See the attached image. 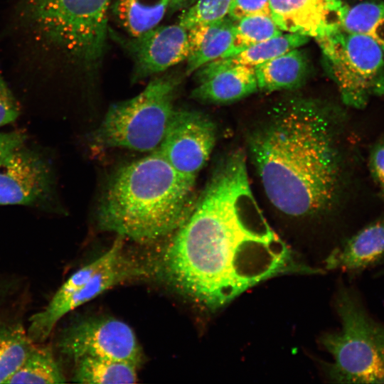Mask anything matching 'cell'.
Segmentation results:
<instances>
[{
  "mask_svg": "<svg viewBox=\"0 0 384 384\" xmlns=\"http://www.w3.org/2000/svg\"><path fill=\"white\" fill-rule=\"evenodd\" d=\"M255 68L258 89L266 92L296 88L306 80V55L295 48Z\"/></svg>",
  "mask_w": 384,
  "mask_h": 384,
  "instance_id": "17",
  "label": "cell"
},
{
  "mask_svg": "<svg viewBox=\"0 0 384 384\" xmlns=\"http://www.w3.org/2000/svg\"><path fill=\"white\" fill-rule=\"evenodd\" d=\"M228 14L235 21L253 15L271 16L270 0H232Z\"/></svg>",
  "mask_w": 384,
  "mask_h": 384,
  "instance_id": "26",
  "label": "cell"
},
{
  "mask_svg": "<svg viewBox=\"0 0 384 384\" xmlns=\"http://www.w3.org/2000/svg\"><path fill=\"white\" fill-rule=\"evenodd\" d=\"M282 33L270 16L253 15L244 17L235 21L230 56Z\"/></svg>",
  "mask_w": 384,
  "mask_h": 384,
  "instance_id": "24",
  "label": "cell"
},
{
  "mask_svg": "<svg viewBox=\"0 0 384 384\" xmlns=\"http://www.w3.org/2000/svg\"><path fill=\"white\" fill-rule=\"evenodd\" d=\"M336 307L341 329L321 339L333 358L329 378L338 383H384V323L374 319L348 289L340 291Z\"/></svg>",
  "mask_w": 384,
  "mask_h": 384,
  "instance_id": "4",
  "label": "cell"
},
{
  "mask_svg": "<svg viewBox=\"0 0 384 384\" xmlns=\"http://www.w3.org/2000/svg\"><path fill=\"white\" fill-rule=\"evenodd\" d=\"M247 168L241 150L222 159L156 265L171 287L210 310L271 277L306 271L267 221Z\"/></svg>",
  "mask_w": 384,
  "mask_h": 384,
  "instance_id": "1",
  "label": "cell"
},
{
  "mask_svg": "<svg viewBox=\"0 0 384 384\" xmlns=\"http://www.w3.org/2000/svg\"><path fill=\"white\" fill-rule=\"evenodd\" d=\"M332 117L318 101L289 98L251 132L252 160L267 198L282 213L314 215L336 202L342 166Z\"/></svg>",
  "mask_w": 384,
  "mask_h": 384,
  "instance_id": "2",
  "label": "cell"
},
{
  "mask_svg": "<svg viewBox=\"0 0 384 384\" xmlns=\"http://www.w3.org/2000/svg\"><path fill=\"white\" fill-rule=\"evenodd\" d=\"M383 273H384V270H383Z\"/></svg>",
  "mask_w": 384,
  "mask_h": 384,
  "instance_id": "33",
  "label": "cell"
},
{
  "mask_svg": "<svg viewBox=\"0 0 384 384\" xmlns=\"http://www.w3.org/2000/svg\"><path fill=\"white\" fill-rule=\"evenodd\" d=\"M235 21L226 16L188 30L189 53L186 59L187 75L208 63L230 55Z\"/></svg>",
  "mask_w": 384,
  "mask_h": 384,
  "instance_id": "16",
  "label": "cell"
},
{
  "mask_svg": "<svg viewBox=\"0 0 384 384\" xmlns=\"http://www.w3.org/2000/svg\"><path fill=\"white\" fill-rule=\"evenodd\" d=\"M11 289V283L7 284V282H0V306L4 303L6 298L9 295Z\"/></svg>",
  "mask_w": 384,
  "mask_h": 384,
  "instance_id": "30",
  "label": "cell"
},
{
  "mask_svg": "<svg viewBox=\"0 0 384 384\" xmlns=\"http://www.w3.org/2000/svg\"><path fill=\"white\" fill-rule=\"evenodd\" d=\"M73 380L80 383H134L138 366L126 361L85 357L75 361Z\"/></svg>",
  "mask_w": 384,
  "mask_h": 384,
  "instance_id": "19",
  "label": "cell"
},
{
  "mask_svg": "<svg viewBox=\"0 0 384 384\" xmlns=\"http://www.w3.org/2000/svg\"><path fill=\"white\" fill-rule=\"evenodd\" d=\"M341 0H270L271 16L281 31L316 39L341 29Z\"/></svg>",
  "mask_w": 384,
  "mask_h": 384,
  "instance_id": "13",
  "label": "cell"
},
{
  "mask_svg": "<svg viewBox=\"0 0 384 384\" xmlns=\"http://www.w3.org/2000/svg\"><path fill=\"white\" fill-rule=\"evenodd\" d=\"M309 41V37L288 33L280 34L252 46L236 55L220 58L226 65H246L256 66L297 48Z\"/></svg>",
  "mask_w": 384,
  "mask_h": 384,
  "instance_id": "23",
  "label": "cell"
},
{
  "mask_svg": "<svg viewBox=\"0 0 384 384\" xmlns=\"http://www.w3.org/2000/svg\"><path fill=\"white\" fill-rule=\"evenodd\" d=\"M215 140L216 128L208 117L198 111L175 109L157 149L176 171L196 179Z\"/></svg>",
  "mask_w": 384,
  "mask_h": 384,
  "instance_id": "10",
  "label": "cell"
},
{
  "mask_svg": "<svg viewBox=\"0 0 384 384\" xmlns=\"http://www.w3.org/2000/svg\"><path fill=\"white\" fill-rule=\"evenodd\" d=\"M341 28L370 38L384 52V2L365 1L352 6L344 4Z\"/></svg>",
  "mask_w": 384,
  "mask_h": 384,
  "instance_id": "21",
  "label": "cell"
},
{
  "mask_svg": "<svg viewBox=\"0 0 384 384\" xmlns=\"http://www.w3.org/2000/svg\"><path fill=\"white\" fill-rule=\"evenodd\" d=\"M7 205L50 213L61 210L51 163L24 144L0 159V206Z\"/></svg>",
  "mask_w": 384,
  "mask_h": 384,
  "instance_id": "8",
  "label": "cell"
},
{
  "mask_svg": "<svg viewBox=\"0 0 384 384\" xmlns=\"http://www.w3.org/2000/svg\"><path fill=\"white\" fill-rule=\"evenodd\" d=\"M144 272V268L125 255L117 262L96 272L63 302L53 306L47 305L32 315L27 330L29 338L35 343L43 342L66 314L114 286L142 276Z\"/></svg>",
  "mask_w": 384,
  "mask_h": 384,
  "instance_id": "11",
  "label": "cell"
},
{
  "mask_svg": "<svg viewBox=\"0 0 384 384\" xmlns=\"http://www.w3.org/2000/svg\"><path fill=\"white\" fill-rule=\"evenodd\" d=\"M196 180L176 171L156 149L112 175L98 206L97 225L142 244L171 236L194 208Z\"/></svg>",
  "mask_w": 384,
  "mask_h": 384,
  "instance_id": "3",
  "label": "cell"
},
{
  "mask_svg": "<svg viewBox=\"0 0 384 384\" xmlns=\"http://www.w3.org/2000/svg\"><path fill=\"white\" fill-rule=\"evenodd\" d=\"M65 377L52 348L33 344L31 351L5 383H63Z\"/></svg>",
  "mask_w": 384,
  "mask_h": 384,
  "instance_id": "20",
  "label": "cell"
},
{
  "mask_svg": "<svg viewBox=\"0 0 384 384\" xmlns=\"http://www.w3.org/2000/svg\"><path fill=\"white\" fill-rule=\"evenodd\" d=\"M384 260V218L366 225L335 248L325 260L329 270L359 273Z\"/></svg>",
  "mask_w": 384,
  "mask_h": 384,
  "instance_id": "15",
  "label": "cell"
},
{
  "mask_svg": "<svg viewBox=\"0 0 384 384\" xmlns=\"http://www.w3.org/2000/svg\"><path fill=\"white\" fill-rule=\"evenodd\" d=\"M316 41L344 104L361 109L384 96V52L373 40L341 28Z\"/></svg>",
  "mask_w": 384,
  "mask_h": 384,
  "instance_id": "7",
  "label": "cell"
},
{
  "mask_svg": "<svg viewBox=\"0 0 384 384\" xmlns=\"http://www.w3.org/2000/svg\"><path fill=\"white\" fill-rule=\"evenodd\" d=\"M171 0H114L113 13L132 37L156 27L171 7Z\"/></svg>",
  "mask_w": 384,
  "mask_h": 384,
  "instance_id": "18",
  "label": "cell"
},
{
  "mask_svg": "<svg viewBox=\"0 0 384 384\" xmlns=\"http://www.w3.org/2000/svg\"><path fill=\"white\" fill-rule=\"evenodd\" d=\"M112 1L29 0L25 15L43 41L91 62L104 50Z\"/></svg>",
  "mask_w": 384,
  "mask_h": 384,
  "instance_id": "6",
  "label": "cell"
},
{
  "mask_svg": "<svg viewBox=\"0 0 384 384\" xmlns=\"http://www.w3.org/2000/svg\"><path fill=\"white\" fill-rule=\"evenodd\" d=\"M60 352L75 362L85 357L103 358L139 366L142 348L132 329L112 317L89 319L68 327L58 344Z\"/></svg>",
  "mask_w": 384,
  "mask_h": 384,
  "instance_id": "9",
  "label": "cell"
},
{
  "mask_svg": "<svg viewBox=\"0 0 384 384\" xmlns=\"http://www.w3.org/2000/svg\"><path fill=\"white\" fill-rule=\"evenodd\" d=\"M19 114L18 105L0 72V127L14 122Z\"/></svg>",
  "mask_w": 384,
  "mask_h": 384,
  "instance_id": "27",
  "label": "cell"
},
{
  "mask_svg": "<svg viewBox=\"0 0 384 384\" xmlns=\"http://www.w3.org/2000/svg\"><path fill=\"white\" fill-rule=\"evenodd\" d=\"M188 0H171V6H178L180 5H182L184 2Z\"/></svg>",
  "mask_w": 384,
  "mask_h": 384,
  "instance_id": "31",
  "label": "cell"
},
{
  "mask_svg": "<svg viewBox=\"0 0 384 384\" xmlns=\"http://www.w3.org/2000/svg\"><path fill=\"white\" fill-rule=\"evenodd\" d=\"M232 0H198L179 17L178 23L187 30L227 16Z\"/></svg>",
  "mask_w": 384,
  "mask_h": 384,
  "instance_id": "25",
  "label": "cell"
},
{
  "mask_svg": "<svg viewBox=\"0 0 384 384\" xmlns=\"http://www.w3.org/2000/svg\"><path fill=\"white\" fill-rule=\"evenodd\" d=\"M370 170L375 183L384 190V138L378 142L370 154Z\"/></svg>",
  "mask_w": 384,
  "mask_h": 384,
  "instance_id": "28",
  "label": "cell"
},
{
  "mask_svg": "<svg viewBox=\"0 0 384 384\" xmlns=\"http://www.w3.org/2000/svg\"><path fill=\"white\" fill-rule=\"evenodd\" d=\"M381 192H382V195H383V198H384V190L381 191Z\"/></svg>",
  "mask_w": 384,
  "mask_h": 384,
  "instance_id": "32",
  "label": "cell"
},
{
  "mask_svg": "<svg viewBox=\"0 0 384 384\" xmlns=\"http://www.w3.org/2000/svg\"><path fill=\"white\" fill-rule=\"evenodd\" d=\"M26 135L19 131L0 132V159L25 144Z\"/></svg>",
  "mask_w": 384,
  "mask_h": 384,
  "instance_id": "29",
  "label": "cell"
},
{
  "mask_svg": "<svg viewBox=\"0 0 384 384\" xmlns=\"http://www.w3.org/2000/svg\"><path fill=\"white\" fill-rule=\"evenodd\" d=\"M195 72L196 85L191 96L204 102H233L258 89L253 66L226 65L218 59L205 64Z\"/></svg>",
  "mask_w": 384,
  "mask_h": 384,
  "instance_id": "14",
  "label": "cell"
},
{
  "mask_svg": "<svg viewBox=\"0 0 384 384\" xmlns=\"http://www.w3.org/2000/svg\"><path fill=\"white\" fill-rule=\"evenodd\" d=\"M33 344L21 323L0 325V383L16 370Z\"/></svg>",
  "mask_w": 384,
  "mask_h": 384,
  "instance_id": "22",
  "label": "cell"
},
{
  "mask_svg": "<svg viewBox=\"0 0 384 384\" xmlns=\"http://www.w3.org/2000/svg\"><path fill=\"white\" fill-rule=\"evenodd\" d=\"M179 83L176 77L157 78L137 95L111 105L92 134L94 142L105 148L156 149L176 109Z\"/></svg>",
  "mask_w": 384,
  "mask_h": 384,
  "instance_id": "5",
  "label": "cell"
},
{
  "mask_svg": "<svg viewBox=\"0 0 384 384\" xmlns=\"http://www.w3.org/2000/svg\"><path fill=\"white\" fill-rule=\"evenodd\" d=\"M129 48L135 61L136 77L144 78L186 60L189 53L188 30L179 23L157 26L132 37Z\"/></svg>",
  "mask_w": 384,
  "mask_h": 384,
  "instance_id": "12",
  "label": "cell"
}]
</instances>
